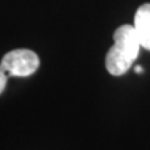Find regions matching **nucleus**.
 I'll return each instance as SVG.
<instances>
[{
  "label": "nucleus",
  "instance_id": "f257e3e1",
  "mask_svg": "<svg viewBox=\"0 0 150 150\" xmlns=\"http://www.w3.org/2000/svg\"><path fill=\"white\" fill-rule=\"evenodd\" d=\"M114 45L109 49L105 58L106 70L114 76L124 75L137 60L140 41L134 25H121L114 31Z\"/></svg>",
  "mask_w": 150,
  "mask_h": 150
},
{
  "label": "nucleus",
  "instance_id": "f03ea898",
  "mask_svg": "<svg viewBox=\"0 0 150 150\" xmlns=\"http://www.w3.org/2000/svg\"><path fill=\"white\" fill-rule=\"evenodd\" d=\"M39 58L29 49H16L6 53L1 59V68L9 76H29L39 68Z\"/></svg>",
  "mask_w": 150,
  "mask_h": 150
},
{
  "label": "nucleus",
  "instance_id": "7ed1b4c3",
  "mask_svg": "<svg viewBox=\"0 0 150 150\" xmlns=\"http://www.w3.org/2000/svg\"><path fill=\"white\" fill-rule=\"evenodd\" d=\"M134 28L140 45L150 51V4H143L135 13Z\"/></svg>",
  "mask_w": 150,
  "mask_h": 150
},
{
  "label": "nucleus",
  "instance_id": "20e7f679",
  "mask_svg": "<svg viewBox=\"0 0 150 150\" xmlns=\"http://www.w3.org/2000/svg\"><path fill=\"white\" fill-rule=\"evenodd\" d=\"M8 78H9L8 73L1 68V65H0V94L3 93V90H4V89H5V86H6Z\"/></svg>",
  "mask_w": 150,
  "mask_h": 150
},
{
  "label": "nucleus",
  "instance_id": "39448f33",
  "mask_svg": "<svg viewBox=\"0 0 150 150\" xmlns=\"http://www.w3.org/2000/svg\"><path fill=\"white\" fill-rule=\"evenodd\" d=\"M135 73H138V74L143 73V67L142 65H137V67H135Z\"/></svg>",
  "mask_w": 150,
  "mask_h": 150
}]
</instances>
